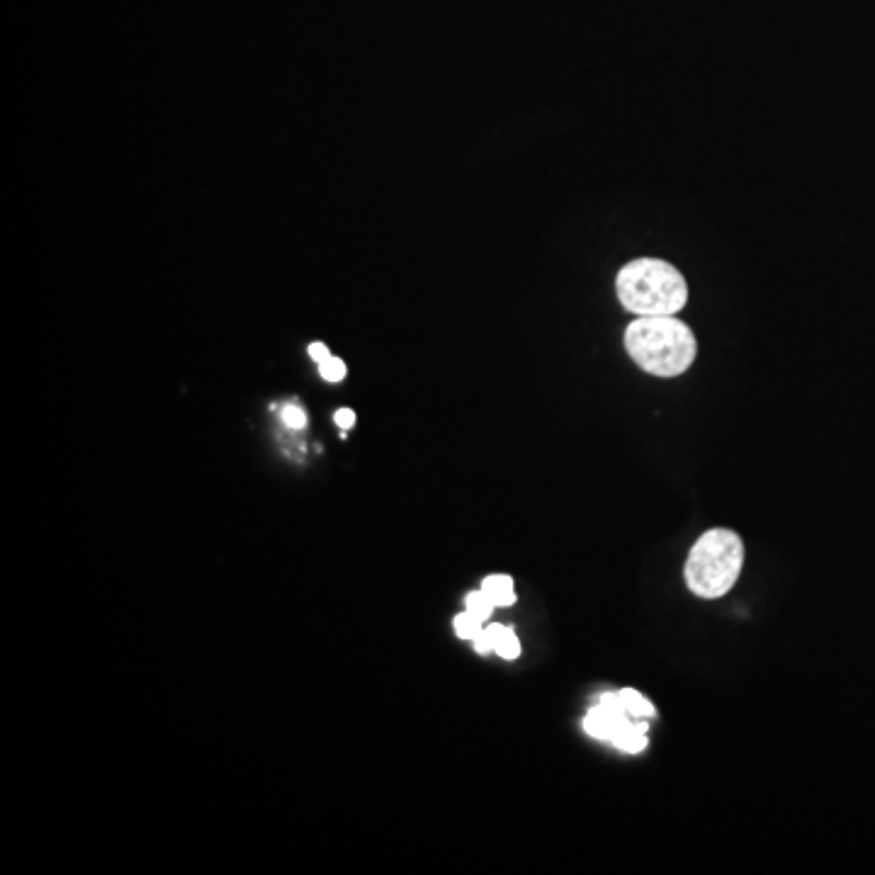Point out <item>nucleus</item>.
I'll use <instances>...</instances> for the list:
<instances>
[{
    "mask_svg": "<svg viewBox=\"0 0 875 875\" xmlns=\"http://www.w3.org/2000/svg\"><path fill=\"white\" fill-rule=\"evenodd\" d=\"M625 350L654 377H679L693 365L698 341L676 316H637L625 329Z\"/></svg>",
    "mask_w": 875,
    "mask_h": 875,
    "instance_id": "nucleus-1",
    "label": "nucleus"
},
{
    "mask_svg": "<svg viewBox=\"0 0 875 875\" xmlns=\"http://www.w3.org/2000/svg\"><path fill=\"white\" fill-rule=\"evenodd\" d=\"M618 299L635 316H674L688 302V285L671 263L659 258L630 261L615 278Z\"/></svg>",
    "mask_w": 875,
    "mask_h": 875,
    "instance_id": "nucleus-2",
    "label": "nucleus"
},
{
    "mask_svg": "<svg viewBox=\"0 0 875 875\" xmlns=\"http://www.w3.org/2000/svg\"><path fill=\"white\" fill-rule=\"evenodd\" d=\"M744 567V543L730 528L705 530L688 552L683 579L693 596L713 601L735 589Z\"/></svg>",
    "mask_w": 875,
    "mask_h": 875,
    "instance_id": "nucleus-3",
    "label": "nucleus"
},
{
    "mask_svg": "<svg viewBox=\"0 0 875 875\" xmlns=\"http://www.w3.org/2000/svg\"><path fill=\"white\" fill-rule=\"evenodd\" d=\"M632 720L635 718L625 710L620 693H603L596 708L586 713L584 730L586 735L601 739V742H613V737Z\"/></svg>",
    "mask_w": 875,
    "mask_h": 875,
    "instance_id": "nucleus-4",
    "label": "nucleus"
},
{
    "mask_svg": "<svg viewBox=\"0 0 875 875\" xmlns=\"http://www.w3.org/2000/svg\"><path fill=\"white\" fill-rule=\"evenodd\" d=\"M482 591L494 601L496 608H508L516 603V586H513V579L506 577V574H494V577L484 579Z\"/></svg>",
    "mask_w": 875,
    "mask_h": 875,
    "instance_id": "nucleus-5",
    "label": "nucleus"
},
{
    "mask_svg": "<svg viewBox=\"0 0 875 875\" xmlns=\"http://www.w3.org/2000/svg\"><path fill=\"white\" fill-rule=\"evenodd\" d=\"M487 635L491 642V652H496L504 659H518L521 642H518V637L513 635L511 628H506V625H489Z\"/></svg>",
    "mask_w": 875,
    "mask_h": 875,
    "instance_id": "nucleus-6",
    "label": "nucleus"
},
{
    "mask_svg": "<svg viewBox=\"0 0 875 875\" xmlns=\"http://www.w3.org/2000/svg\"><path fill=\"white\" fill-rule=\"evenodd\" d=\"M618 693L620 698H623L625 710H628L635 720H652L654 715H657V708H654L640 691H635V688H623V691Z\"/></svg>",
    "mask_w": 875,
    "mask_h": 875,
    "instance_id": "nucleus-7",
    "label": "nucleus"
},
{
    "mask_svg": "<svg viewBox=\"0 0 875 875\" xmlns=\"http://www.w3.org/2000/svg\"><path fill=\"white\" fill-rule=\"evenodd\" d=\"M465 606H467V611H470L474 618H479L484 623V620H489V615L494 613V601H491V598L484 594V591H474V594H470L467 596V601H465Z\"/></svg>",
    "mask_w": 875,
    "mask_h": 875,
    "instance_id": "nucleus-8",
    "label": "nucleus"
},
{
    "mask_svg": "<svg viewBox=\"0 0 875 875\" xmlns=\"http://www.w3.org/2000/svg\"><path fill=\"white\" fill-rule=\"evenodd\" d=\"M453 628L457 632V637H462V640H474V637H477L479 632L484 630L482 620L474 618L470 611L457 615V618L453 620Z\"/></svg>",
    "mask_w": 875,
    "mask_h": 875,
    "instance_id": "nucleus-9",
    "label": "nucleus"
},
{
    "mask_svg": "<svg viewBox=\"0 0 875 875\" xmlns=\"http://www.w3.org/2000/svg\"><path fill=\"white\" fill-rule=\"evenodd\" d=\"M321 377L329 382H341L343 377H346V365H343V360L338 358H329L321 363Z\"/></svg>",
    "mask_w": 875,
    "mask_h": 875,
    "instance_id": "nucleus-10",
    "label": "nucleus"
},
{
    "mask_svg": "<svg viewBox=\"0 0 875 875\" xmlns=\"http://www.w3.org/2000/svg\"><path fill=\"white\" fill-rule=\"evenodd\" d=\"M282 421H285L290 428H304V426H307V414H304V411L299 409V406L290 404V406H285V409H282Z\"/></svg>",
    "mask_w": 875,
    "mask_h": 875,
    "instance_id": "nucleus-11",
    "label": "nucleus"
},
{
    "mask_svg": "<svg viewBox=\"0 0 875 875\" xmlns=\"http://www.w3.org/2000/svg\"><path fill=\"white\" fill-rule=\"evenodd\" d=\"M309 355H312V358H314L319 365L324 363V360H329V358H331L329 348H326L324 343H312V346H309Z\"/></svg>",
    "mask_w": 875,
    "mask_h": 875,
    "instance_id": "nucleus-12",
    "label": "nucleus"
},
{
    "mask_svg": "<svg viewBox=\"0 0 875 875\" xmlns=\"http://www.w3.org/2000/svg\"><path fill=\"white\" fill-rule=\"evenodd\" d=\"M474 649H477L479 654H489L491 652V642H489V635H487V628H484L482 632H479L477 637H474Z\"/></svg>",
    "mask_w": 875,
    "mask_h": 875,
    "instance_id": "nucleus-13",
    "label": "nucleus"
},
{
    "mask_svg": "<svg viewBox=\"0 0 875 875\" xmlns=\"http://www.w3.org/2000/svg\"><path fill=\"white\" fill-rule=\"evenodd\" d=\"M336 423L341 428H350L355 423V414L350 409H341V411H336Z\"/></svg>",
    "mask_w": 875,
    "mask_h": 875,
    "instance_id": "nucleus-14",
    "label": "nucleus"
}]
</instances>
